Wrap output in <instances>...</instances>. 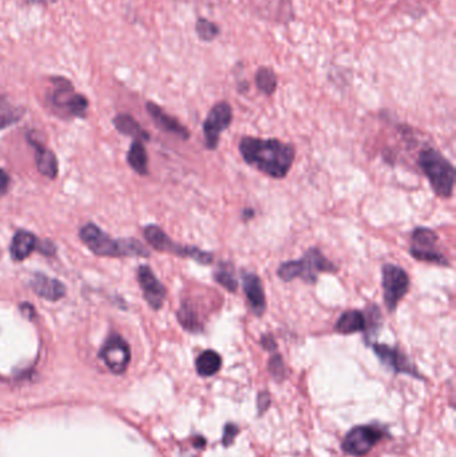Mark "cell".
Segmentation results:
<instances>
[{
  "label": "cell",
  "instance_id": "cell-1",
  "mask_svg": "<svg viewBox=\"0 0 456 457\" xmlns=\"http://www.w3.org/2000/svg\"><path fill=\"white\" fill-rule=\"evenodd\" d=\"M238 148L247 164L277 180L286 177L295 161L293 146L279 139L244 137Z\"/></svg>",
  "mask_w": 456,
  "mask_h": 457
},
{
  "label": "cell",
  "instance_id": "cell-2",
  "mask_svg": "<svg viewBox=\"0 0 456 457\" xmlns=\"http://www.w3.org/2000/svg\"><path fill=\"white\" fill-rule=\"evenodd\" d=\"M80 239L96 256L148 257V249L133 238L115 241L94 223H87L80 229Z\"/></svg>",
  "mask_w": 456,
  "mask_h": 457
},
{
  "label": "cell",
  "instance_id": "cell-3",
  "mask_svg": "<svg viewBox=\"0 0 456 457\" xmlns=\"http://www.w3.org/2000/svg\"><path fill=\"white\" fill-rule=\"evenodd\" d=\"M419 166L427 175L435 194L441 198H450L455 186V167L444 158L437 148H424L418 159Z\"/></svg>",
  "mask_w": 456,
  "mask_h": 457
},
{
  "label": "cell",
  "instance_id": "cell-4",
  "mask_svg": "<svg viewBox=\"0 0 456 457\" xmlns=\"http://www.w3.org/2000/svg\"><path fill=\"white\" fill-rule=\"evenodd\" d=\"M336 270L337 268L319 249L312 248L300 259L284 262L279 268L277 275L286 282L301 278L308 284H316L320 273H335Z\"/></svg>",
  "mask_w": 456,
  "mask_h": 457
},
{
  "label": "cell",
  "instance_id": "cell-5",
  "mask_svg": "<svg viewBox=\"0 0 456 457\" xmlns=\"http://www.w3.org/2000/svg\"><path fill=\"white\" fill-rule=\"evenodd\" d=\"M47 103L54 112L63 118H83L89 107L87 99L82 94H78L71 82L63 76L51 78Z\"/></svg>",
  "mask_w": 456,
  "mask_h": 457
},
{
  "label": "cell",
  "instance_id": "cell-6",
  "mask_svg": "<svg viewBox=\"0 0 456 457\" xmlns=\"http://www.w3.org/2000/svg\"><path fill=\"white\" fill-rule=\"evenodd\" d=\"M146 241L158 252L171 253L178 257L191 258L202 265H209L213 262V255L204 252L195 246H184L174 242L159 226L150 225L143 232Z\"/></svg>",
  "mask_w": 456,
  "mask_h": 457
},
{
  "label": "cell",
  "instance_id": "cell-7",
  "mask_svg": "<svg viewBox=\"0 0 456 457\" xmlns=\"http://www.w3.org/2000/svg\"><path fill=\"white\" fill-rule=\"evenodd\" d=\"M381 284L385 307L389 313H392L410 289V277L403 268L394 264H387L383 266Z\"/></svg>",
  "mask_w": 456,
  "mask_h": 457
},
{
  "label": "cell",
  "instance_id": "cell-8",
  "mask_svg": "<svg viewBox=\"0 0 456 457\" xmlns=\"http://www.w3.org/2000/svg\"><path fill=\"white\" fill-rule=\"evenodd\" d=\"M437 234L428 227H418L411 237V256L419 261L430 262L440 266H450L448 259L437 250Z\"/></svg>",
  "mask_w": 456,
  "mask_h": 457
},
{
  "label": "cell",
  "instance_id": "cell-9",
  "mask_svg": "<svg viewBox=\"0 0 456 457\" xmlns=\"http://www.w3.org/2000/svg\"><path fill=\"white\" fill-rule=\"evenodd\" d=\"M383 438V432L376 426L362 425L351 429L342 441V451L351 456H364Z\"/></svg>",
  "mask_w": 456,
  "mask_h": 457
},
{
  "label": "cell",
  "instance_id": "cell-10",
  "mask_svg": "<svg viewBox=\"0 0 456 457\" xmlns=\"http://www.w3.org/2000/svg\"><path fill=\"white\" fill-rule=\"evenodd\" d=\"M233 119V110L228 102L216 103L204 122V134L205 145L209 150H214L218 146L220 135L230 126Z\"/></svg>",
  "mask_w": 456,
  "mask_h": 457
},
{
  "label": "cell",
  "instance_id": "cell-11",
  "mask_svg": "<svg viewBox=\"0 0 456 457\" xmlns=\"http://www.w3.org/2000/svg\"><path fill=\"white\" fill-rule=\"evenodd\" d=\"M99 356L113 373L121 374L128 369L132 353L128 343L121 336L114 334L105 343Z\"/></svg>",
  "mask_w": 456,
  "mask_h": 457
},
{
  "label": "cell",
  "instance_id": "cell-12",
  "mask_svg": "<svg viewBox=\"0 0 456 457\" xmlns=\"http://www.w3.org/2000/svg\"><path fill=\"white\" fill-rule=\"evenodd\" d=\"M138 281L148 304L154 311L161 309L166 298V288L159 282L149 266L143 265L138 269Z\"/></svg>",
  "mask_w": 456,
  "mask_h": 457
},
{
  "label": "cell",
  "instance_id": "cell-13",
  "mask_svg": "<svg viewBox=\"0 0 456 457\" xmlns=\"http://www.w3.org/2000/svg\"><path fill=\"white\" fill-rule=\"evenodd\" d=\"M372 347H374L376 356L380 359L381 363L384 365L389 366L394 372L420 377L414 364L407 359V356L404 353L400 352L399 349L383 345V344H372Z\"/></svg>",
  "mask_w": 456,
  "mask_h": 457
},
{
  "label": "cell",
  "instance_id": "cell-14",
  "mask_svg": "<svg viewBox=\"0 0 456 457\" xmlns=\"http://www.w3.org/2000/svg\"><path fill=\"white\" fill-rule=\"evenodd\" d=\"M243 286L247 294L250 309L257 317H261L266 311V298L260 277L254 273L244 272Z\"/></svg>",
  "mask_w": 456,
  "mask_h": 457
},
{
  "label": "cell",
  "instance_id": "cell-15",
  "mask_svg": "<svg viewBox=\"0 0 456 457\" xmlns=\"http://www.w3.org/2000/svg\"><path fill=\"white\" fill-rule=\"evenodd\" d=\"M146 110L149 112V115L152 117L154 123L161 130H164L169 134H174V135H177L182 139H188L191 137L188 128L182 126L175 118H173L171 115L166 114L158 105L149 102L146 105Z\"/></svg>",
  "mask_w": 456,
  "mask_h": 457
},
{
  "label": "cell",
  "instance_id": "cell-16",
  "mask_svg": "<svg viewBox=\"0 0 456 457\" xmlns=\"http://www.w3.org/2000/svg\"><path fill=\"white\" fill-rule=\"evenodd\" d=\"M31 288L34 289V292L38 294L39 297H42L47 301H53V302L63 298L66 294V288L60 281L51 278L49 275H40V273H37L33 277Z\"/></svg>",
  "mask_w": 456,
  "mask_h": 457
},
{
  "label": "cell",
  "instance_id": "cell-17",
  "mask_svg": "<svg viewBox=\"0 0 456 457\" xmlns=\"http://www.w3.org/2000/svg\"><path fill=\"white\" fill-rule=\"evenodd\" d=\"M368 328V320L364 313L356 309L342 313L335 324V330L340 334H352Z\"/></svg>",
  "mask_w": 456,
  "mask_h": 457
},
{
  "label": "cell",
  "instance_id": "cell-18",
  "mask_svg": "<svg viewBox=\"0 0 456 457\" xmlns=\"http://www.w3.org/2000/svg\"><path fill=\"white\" fill-rule=\"evenodd\" d=\"M38 245V238L35 237L33 233L20 230L12 239L11 243V257L15 261H24L27 257L35 250Z\"/></svg>",
  "mask_w": 456,
  "mask_h": 457
},
{
  "label": "cell",
  "instance_id": "cell-19",
  "mask_svg": "<svg viewBox=\"0 0 456 457\" xmlns=\"http://www.w3.org/2000/svg\"><path fill=\"white\" fill-rule=\"evenodd\" d=\"M31 145L35 150V159L40 174L47 178H55L58 174V161L55 154L47 147L40 146L35 141H31Z\"/></svg>",
  "mask_w": 456,
  "mask_h": 457
},
{
  "label": "cell",
  "instance_id": "cell-20",
  "mask_svg": "<svg viewBox=\"0 0 456 457\" xmlns=\"http://www.w3.org/2000/svg\"><path fill=\"white\" fill-rule=\"evenodd\" d=\"M114 126L119 132L135 138L137 141H148L149 134L129 114H119L114 118Z\"/></svg>",
  "mask_w": 456,
  "mask_h": 457
},
{
  "label": "cell",
  "instance_id": "cell-21",
  "mask_svg": "<svg viewBox=\"0 0 456 457\" xmlns=\"http://www.w3.org/2000/svg\"><path fill=\"white\" fill-rule=\"evenodd\" d=\"M222 365L221 356L214 350H205L202 352L195 360V369L197 373L202 377H210L216 374Z\"/></svg>",
  "mask_w": 456,
  "mask_h": 457
},
{
  "label": "cell",
  "instance_id": "cell-22",
  "mask_svg": "<svg viewBox=\"0 0 456 457\" xmlns=\"http://www.w3.org/2000/svg\"><path fill=\"white\" fill-rule=\"evenodd\" d=\"M177 318L184 329L191 333H200L202 330V325L200 322L198 311H195L194 305L186 301L181 305L179 311H177Z\"/></svg>",
  "mask_w": 456,
  "mask_h": 457
},
{
  "label": "cell",
  "instance_id": "cell-23",
  "mask_svg": "<svg viewBox=\"0 0 456 457\" xmlns=\"http://www.w3.org/2000/svg\"><path fill=\"white\" fill-rule=\"evenodd\" d=\"M128 162H129V165L132 166L134 171H137L141 175H146L149 173L148 153L141 141H135L130 147L129 154H128Z\"/></svg>",
  "mask_w": 456,
  "mask_h": 457
},
{
  "label": "cell",
  "instance_id": "cell-24",
  "mask_svg": "<svg viewBox=\"0 0 456 457\" xmlns=\"http://www.w3.org/2000/svg\"><path fill=\"white\" fill-rule=\"evenodd\" d=\"M21 115V109L12 105L7 96L0 95V130L17 123Z\"/></svg>",
  "mask_w": 456,
  "mask_h": 457
},
{
  "label": "cell",
  "instance_id": "cell-25",
  "mask_svg": "<svg viewBox=\"0 0 456 457\" xmlns=\"http://www.w3.org/2000/svg\"><path fill=\"white\" fill-rule=\"evenodd\" d=\"M214 279L229 292H237L238 282L234 275V266L230 262H221L214 273Z\"/></svg>",
  "mask_w": 456,
  "mask_h": 457
},
{
  "label": "cell",
  "instance_id": "cell-26",
  "mask_svg": "<svg viewBox=\"0 0 456 457\" xmlns=\"http://www.w3.org/2000/svg\"><path fill=\"white\" fill-rule=\"evenodd\" d=\"M256 86L265 95H272L277 89V76L269 67H260L256 73Z\"/></svg>",
  "mask_w": 456,
  "mask_h": 457
},
{
  "label": "cell",
  "instance_id": "cell-27",
  "mask_svg": "<svg viewBox=\"0 0 456 457\" xmlns=\"http://www.w3.org/2000/svg\"><path fill=\"white\" fill-rule=\"evenodd\" d=\"M195 31L202 42H211L220 35L218 26L205 18H200L197 20Z\"/></svg>",
  "mask_w": 456,
  "mask_h": 457
},
{
  "label": "cell",
  "instance_id": "cell-28",
  "mask_svg": "<svg viewBox=\"0 0 456 457\" xmlns=\"http://www.w3.org/2000/svg\"><path fill=\"white\" fill-rule=\"evenodd\" d=\"M269 369H270V373L273 374V377H276L277 380H281L286 374V366H284V363H283V360L279 354H276L270 359Z\"/></svg>",
  "mask_w": 456,
  "mask_h": 457
},
{
  "label": "cell",
  "instance_id": "cell-29",
  "mask_svg": "<svg viewBox=\"0 0 456 457\" xmlns=\"http://www.w3.org/2000/svg\"><path fill=\"white\" fill-rule=\"evenodd\" d=\"M237 432H238V429H237L236 425L228 424L225 426V431H224V445H229L234 439V436L237 435Z\"/></svg>",
  "mask_w": 456,
  "mask_h": 457
},
{
  "label": "cell",
  "instance_id": "cell-30",
  "mask_svg": "<svg viewBox=\"0 0 456 457\" xmlns=\"http://www.w3.org/2000/svg\"><path fill=\"white\" fill-rule=\"evenodd\" d=\"M38 245L40 252H42L43 255H46V256H51V255L55 253V246H54L50 241H44V242L38 243Z\"/></svg>",
  "mask_w": 456,
  "mask_h": 457
},
{
  "label": "cell",
  "instance_id": "cell-31",
  "mask_svg": "<svg viewBox=\"0 0 456 457\" xmlns=\"http://www.w3.org/2000/svg\"><path fill=\"white\" fill-rule=\"evenodd\" d=\"M8 183H10V178H8L7 173L0 169V196L7 190Z\"/></svg>",
  "mask_w": 456,
  "mask_h": 457
},
{
  "label": "cell",
  "instance_id": "cell-32",
  "mask_svg": "<svg viewBox=\"0 0 456 457\" xmlns=\"http://www.w3.org/2000/svg\"><path fill=\"white\" fill-rule=\"evenodd\" d=\"M261 344H263V347L268 349V350H274V349H276V343H274L273 338L269 337V336H264V337H263Z\"/></svg>",
  "mask_w": 456,
  "mask_h": 457
},
{
  "label": "cell",
  "instance_id": "cell-33",
  "mask_svg": "<svg viewBox=\"0 0 456 457\" xmlns=\"http://www.w3.org/2000/svg\"><path fill=\"white\" fill-rule=\"evenodd\" d=\"M26 1L30 4H35V6H49V4L55 3L57 0H26Z\"/></svg>",
  "mask_w": 456,
  "mask_h": 457
}]
</instances>
